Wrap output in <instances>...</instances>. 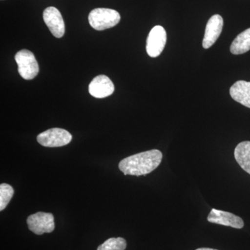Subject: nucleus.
<instances>
[{
    "instance_id": "obj_10",
    "label": "nucleus",
    "mask_w": 250,
    "mask_h": 250,
    "mask_svg": "<svg viewBox=\"0 0 250 250\" xmlns=\"http://www.w3.org/2000/svg\"><path fill=\"white\" fill-rule=\"evenodd\" d=\"M88 90L95 98H104L110 96L115 90L113 82L106 75H99L90 82Z\"/></svg>"
},
{
    "instance_id": "obj_4",
    "label": "nucleus",
    "mask_w": 250,
    "mask_h": 250,
    "mask_svg": "<svg viewBox=\"0 0 250 250\" xmlns=\"http://www.w3.org/2000/svg\"><path fill=\"white\" fill-rule=\"evenodd\" d=\"M72 135L67 130L52 128L41 133L37 136L38 142L47 147H62L71 142Z\"/></svg>"
},
{
    "instance_id": "obj_8",
    "label": "nucleus",
    "mask_w": 250,
    "mask_h": 250,
    "mask_svg": "<svg viewBox=\"0 0 250 250\" xmlns=\"http://www.w3.org/2000/svg\"><path fill=\"white\" fill-rule=\"evenodd\" d=\"M207 220L209 223L231 227L235 229H242L244 227V222L239 216H237L229 212L215 208H212L210 210Z\"/></svg>"
},
{
    "instance_id": "obj_9",
    "label": "nucleus",
    "mask_w": 250,
    "mask_h": 250,
    "mask_svg": "<svg viewBox=\"0 0 250 250\" xmlns=\"http://www.w3.org/2000/svg\"><path fill=\"white\" fill-rule=\"evenodd\" d=\"M223 24V18L220 15H214L208 20L206 26L205 37L202 42L204 48H210L216 42L221 34Z\"/></svg>"
},
{
    "instance_id": "obj_1",
    "label": "nucleus",
    "mask_w": 250,
    "mask_h": 250,
    "mask_svg": "<svg viewBox=\"0 0 250 250\" xmlns=\"http://www.w3.org/2000/svg\"><path fill=\"white\" fill-rule=\"evenodd\" d=\"M162 159L161 151L152 149L125 158L120 162L119 169L125 175H146L157 168Z\"/></svg>"
},
{
    "instance_id": "obj_14",
    "label": "nucleus",
    "mask_w": 250,
    "mask_h": 250,
    "mask_svg": "<svg viewBox=\"0 0 250 250\" xmlns=\"http://www.w3.org/2000/svg\"><path fill=\"white\" fill-rule=\"evenodd\" d=\"M14 190L7 184L0 185V210L2 211L14 196Z\"/></svg>"
},
{
    "instance_id": "obj_2",
    "label": "nucleus",
    "mask_w": 250,
    "mask_h": 250,
    "mask_svg": "<svg viewBox=\"0 0 250 250\" xmlns=\"http://www.w3.org/2000/svg\"><path fill=\"white\" fill-rule=\"evenodd\" d=\"M121 18V15L116 10L98 8L90 11L88 22L95 30L103 31L115 27Z\"/></svg>"
},
{
    "instance_id": "obj_5",
    "label": "nucleus",
    "mask_w": 250,
    "mask_h": 250,
    "mask_svg": "<svg viewBox=\"0 0 250 250\" xmlns=\"http://www.w3.org/2000/svg\"><path fill=\"white\" fill-rule=\"evenodd\" d=\"M27 223L29 229L37 235L52 232L55 228L54 215L50 213L38 212L29 215Z\"/></svg>"
},
{
    "instance_id": "obj_12",
    "label": "nucleus",
    "mask_w": 250,
    "mask_h": 250,
    "mask_svg": "<svg viewBox=\"0 0 250 250\" xmlns=\"http://www.w3.org/2000/svg\"><path fill=\"white\" fill-rule=\"evenodd\" d=\"M234 157L242 169L250 174V141H243L236 146Z\"/></svg>"
},
{
    "instance_id": "obj_16",
    "label": "nucleus",
    "mask_w": 250,
    "mask_h": 250,
    "mask_svg": "<svg viewBox=\"0 0 250 250\" xmlns=\"http://www.w3.org/2000/svg\"><path fill=\"white\" fill-rule=\"evenodd\" d=\"M196 250H217L215 249H211V248H198Z\"/></svg>"
},
{
    "instance_id": "obj_6",
    "label": "nucleus",
    "mask_w": 250,
    "mask_h": 250,
    "mask_svg": "<svg viewBox=\"0 0 250 250\" xmlns=\"http://www.w3.org/2000/svg\"><path fill=\"white\" fill-rule=\"evenodd\" d=\"M167 41L166 31L161 26H155L149 32L147 39L146 50L152 58L159 57L164 50Z\"/></svg>"
},
{
    "instance_id": "obj_13",
    "label": "nucleus",
    "mask_w": 250,
    "mask_h": 250,
    "mask_svg": "<svg viewBox=\"0 0 250 250\" xmlns=\"http://www.w3.org/2000/svg\"><path fill=\"white\" fill-rule=\"evenodd\" d=\"M250 50V28L241 33L231 43L230 51L235 55L246 53Z\"/></svg>"
},
{
    "instance_id": "obj_3",
    "label": "nucleus",
    "mask_w": 250,
    "mask_h": 250,
    "mask_svg": "<svg viewBox=\"0 0 250 250\" xmlns=\"http://www.w3.org/2000/svg\"><path fill=\"white\" fill-rule=\"evenodd\" d=\"M18 64V72L26 80H31L37 76L39 66L35 56L27 49L19 51L15 56Z\"/></svg>"
},
{
    "instance_id": "obj_11",
    "label": "nucleus",
    "mask_w": 250,
    "mask_h": 250,
    "mask_svg": "<svg viewBox=\"0 0 250 250\" xmlns=\"http://www.w3.org/2000/svg\"><path fill=\"white\" fill-rule=\"evenodd\" d=\"M230 95L237 103L250 108V82L238 81L230 88Z\"/></svg>"
},
{
    "instance_id": "obj_7",
    "label": "nucleus",
    "mask_w": 250,
    "mask_h": 250,
    "mask_svg": "<svg viewBox=\"0 0 250 250\" xmlns=\"http://www.w3.org/2000/svg\"><path fill=\"white\" fill-rule=\"evenodd\" d=\"M43 20L46 25L54 37L60 38L65 34V23L61 14L57 8L49 6L43 12Z\"/></svg>"
},
{
    "instance_id": "obj_15",
    "label": "nucleus",
    "mask_w": 250,
    "mask_h": 250,
    "mask_svg": "<svg viewBox=\"0 0 250 250\" xmlns=\"http://www.w3.org/2000/svg\"><path fill=\"white\" fill-rule=\"evenodd\" d=\"M126 242L123 238H111L98 247L97 250H125Z\"/></svg>"
}]
</instances>
